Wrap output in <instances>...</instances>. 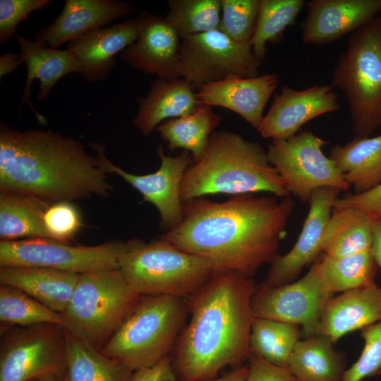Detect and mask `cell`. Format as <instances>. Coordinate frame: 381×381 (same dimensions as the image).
I'll return each mask as SVG.
<instances>
[{"label": "cell", "mask_w": 381, "mask_h": 381, "mask_svg": "<svg viewBox=\"0 0 381 381\" xmlns=\"http://www.w3.org/2000/svg\"><path fill=\"white\" fill-rule=\"evenodd\" d=\"M374 221L358 208H333L322 235V252L340 258L370 250Z\"/></svg>", "instance_id": "83f0119b"}, {"label": "cell", "mask_w": 381, "mask_h": 381, "mask_svg": "<svg viewBox=\"0 0 381 381\" xmlns=\"http://www.w3.org/2000/svg\"><path fill=\"white\" fill-rule=\"evenodd\" d=\"M331 85L344 93L356 135L369 136L381 126V17L350 35Z\"/></svg>", "instance_id": "52a82bcc"}, {"label": "cell", "mask_w": 381, "mask_h": 381, "mask_svg": "<svg viewBox=\"0 0 381 381\" xmlns=\"http://www.w3.org/2000/svg\"><path fill=\"white\" fill-rule=\"evenodd\" d=\"M332 344L322 334L298 341L288 364L298 381H342L343 361Z\"/></svg>", "instance_id": "4dcf8cb0"}, {"label": "cell", "mask_w": 381, "mask_h": 381, "mask_svg": "<svg viewBox=\"0 0 381 381\" xmlns=\"http://www.w3.org/2000/svg\"><path fill=\"white\" fill-rule=\"evenodd\" d=\"M294 205L291 196L272 195L241 194L224 202L193 198L183 202L181 223L159 238L220 270L252 277L277 255Z\"/></svg>", "instance_id": "6da1fadb"}, {"label": "cell", "mask_w": 381, "mask_h": 381, "mask_svg": "<svg viewBox=\"0 0 381 381\" xmlns=\"http://www.w3.org/2000/svg\"><path fill=\"white\" fill-rule=\"evenodd\" d=\"M327 143L310 131H302L282 140H273L267 152L270 163L282 179L289 193L302 202L309 201L320 188L347 190L345 181L322 147Z\"/></svg>", "instance_id": "30bf717a"}, {"label": "cell", "mask_w": 381, "mask_h": 381, "mask_svg": "<svg viewBox=\"0 0 381 381\" xmlns=\"http://www.w3.org/2000/svg\"><path fill=\"white\" fill-rule=\"evenodd\" d=\"M44 222L50 238L69 243L82 226V217L71 202L61 201L49 205Z\"/></svg>", "instance_id": "f35d334b"}, {"label": "cell", "mask_w": 381, "mask_h": 381, "mask_svg": "<svg viewBox=\"0 0 381 381\" xmlns=\"http://www.w3.org/2000/svg\"><path fill=\"white\" fill-rule=\"evenodd\" d=\"M165 18L180 38L218 29L221 0H169Z\"/></svg>", "instance_id": "d590c367"}, {"label": "cell", "mask_w": 381, "mask_h": 381, "mask_svg": "<svg viewBox=\"0 0 381 381\" xmlns=\"http://www.w3.org/2000/svg\"><path fill=\"white\" fill-rule=\"evenodd\" d=\"M299 338L296 325L255 318L250 336V353L274 365L288 367L290 356Z\"/></svg>", "instance_id": "836d02e7"}, {"label": "cell", "mask_w": 381, "mask_h": 381, "mask_svg": "<svg viewBox=\"0 0 381 381\" xmlns=\"http://www.w3.org/2000/svg\"><path fill=\"white\" fill-rule=\"evenodd\" d=\"M131 381H177L171 356L164 358L152 368L134 371Z\"/></svg>", "instance_id": "7bdbcfd3"}, {"label": "cell", "mask_w": 381, "mask_h": 381, "mask_svg": "<svg viewBox=\"0 0 381 381\" xmlns=\"http://www.w3.org/2000/svg\"><path fill=\"white\" fill-rule=\"evenodd\" d=\"M380 321L381 286L373 283L332 297L321 315L318 334L335 344L346 334Z\"/></svg>", "instance_id": "7402d4cb"}, {"label": "cell", "mask_w": 381, "mask_h": 381, "mask_svg": "<svg viewBox=\"0 0 381 381\" xmlns=\"http://www.w3.org/2000/svg\"><path fill=\"white\" fill-rule=\"evenodd\" d=\"M248 368L240 367L234 369L229 373L219 378H214L205 381H245L247 377Z\"/></svg>", "instance_id": "bcb514c9"}, {"label": "cell", "mask_w": 381, "mask_h": 381, "mask_svg": "<svg viewBox=\"0 0 381 381\" xmlns=\"http://www.w3.org/2000/svg\"><path fill=\"white\" fill-rule=\"evenodd\" d=\"M52 2L51 0H1L0 44L10 42L16 33L18 25L35 11H40Z\"/></svg>", "instance_id": "ab89813d"}, {"label": "cell", "mask_w": 381, "mask_h": 381, "mask_svg": "<svg viewBox=\"0 0 381 381\" xmlns=\"http://www.w3.org/2000/svg\"><path fill=\"white\" fill-rule=\"evenodd\" d=\"M356 207L365 211L375 219H381V183L362 193L349 194L337 198L334 209Z\"/></svg>", "instance_id": "b9f144b4"}, {"label": "cell", "mask_w": 381, "mask_h": 381, "mask_svg": "<svg viewBox=\"0 0 381 381\" xmlns=\"http://www.w3.org/2000/svg\"><path fill=\"white\" fill-rule=\"evenodd\" d=\"M138 38L121 54L134 69L159 79L181 78L179 37L165 17L143 11L136 17Z\"/></svg>", "instance_id": "9a60e30c"}, {"label": "cell", "mask_w": 381, "mask_h": 381, "mask_svg": "<svg viewBox=\"0 0 381 381\" xmlns=\"http://www.w3.org/2000/svg\"><path fill=\"white\" fill-rule=\"evenodd\" d=\"M364 346L358 360L344 370L342 381H361L381 375V321L361 329Z\"/></svg>", "instance_id": "74e56055"}, {"label": "cell", "mask_w": 381, "mask_h": 381, "mask_svg": "<svg viewBox=\"0 0 381 381\" xmlns=\"http://www.w3.org/2000/svg\"><path fill=\"white\" fill-rule=\"evenodd\" d=\"M218 29L236 42L250 44L257 22L260 0H221Z\"/></svg>", "instance_id": "8d00e7d4"}, {"label": "cell", "mask_w": 381, "mask_h": 381, "mask_svg": "<svg viewBox=\"0 0 381 381\" xmlns=\"http://www.w3.org/2000/svg\"><path fill=\"white\" fill-rule=\"evenodd\" d=\"M135 11V6L128 1L66 0L56 20L36 32L35 41L56 49L90 31L106 28L113 20L126 18Z\"/></svg>", "instance_id": "d6986e66"}, {"label": "cell", "mask_w": 381, "mask_h": 381, "mask_svg": "<svg viewBox=\"0 0 381 381\" xmlns=\"http://www.w3.org/2000/svg\"><path fill=\"white\" fill-rule=\"evenodd\" d=\"M339 109L338 97L332 85H314L303 90L283 86L258 131L272 140L286 139L310 120Z\"/></svg>", "instance_id": "2e32d148"}, {"label": "cell", "mask_w": 381, "mask_h": 381, "mask_svg": "<svg viewBox=\"0 0 381 381\" xmlns=\"http://www.w3.org/2000/svg\"><path fill=\"white\" fill-rule=\"evenodd\" d=\"M332 295L322 282L317 262L296 282L256 289L251 306L255 318L301 325L308 337L318 334L321 315Z\"/></svg>", "instance_id": "4fadbf2b"}, {"label": "cell", "mask_w": 381, "mask_h": 381, "mask_svg": "<svg viewBox=\"0 0 381 381\" xmlns=\"http://www.w3.org/2000/svg\"><path fill=\"white\" fill-rule=\"evenodd\" d=\"M340 191L323 187L313 193L307 217L295 245L287 253L274 257L262 285L271 287L291 283L305 266L315 260L322 251V235Z\"/></svg>", "instance_id": "e0dca14e"}, {"label": "cell", "mask_w": 381, "mask_h": 381, "mask_svg": "<svg viewBox=\"0 0 381 381\" xmlns=\"http://www.w3.org/2000/svg\"><path fill=\"white\" fill-rule=\"evenodd\" d=\"M265 192L290 196L284 182L255 142L231 131H214L202 157L186 169L181 186L185 202L204 195Z\"/></svg>", "instance_id": "277c9868"}, {"label": "cell", "mask_w": 381, "mask_h": 381, "mask_svg": "<svg viewBox=\"0 0 381 381\" xmlns=\"http://www.w3.org/2000/svg\"><path fill=\"white\" fill-rule=\"evenodd\" d=\"M188 313L185 298L143 296L100 351L133 371L152 368L171 353Z\"/></svg>", "instance_id": "5b68a950"}, {"label": "cell", "mask_w": 381, "mask_h": 381, "mask_svg": "<svg viewBox=\"0 0 381 381\" xmlns=\"http://www.w3.org/2000/svg\"><path fill=\"white\" fill-rule=\"evenodd\" d=\"M107 172L82 143L46 130L0 126V190L20 192L50 203L106 197Z\"/></svg>", "instance_id": "3957f363"}, {"label": "cell", "mask_w": 381, "mask_h": 381, "mask_svg": "<svg viewBox=\"0 0 381 381\" xmlns=\"http://www.w3.org/2000/svg\"><path fill=\"white\" fill-rule=\"evenodd\" d=\"M127 242L111 241L85 246L48 238L0 241V267H42L79 274L119 270Z\"/></svg>", "instance_id": "9c48e42d"}, {"label": "cell", "mask_w": 381, "mask_h": 381, "mask_svg": "<svg viewBox=\"0 0 381 381\" xmlns=\"http://www.w3.org/2000/svg\"><path fill=\"white\" fill-rule=\"evenodd\" d=\"M381 0H313L301 24L305 44H324L353 33L378 16Z\"/></svg>", "instance_id": "ac0fdd59"}, {"label": "cell", "mask_w": 381, "mask_h": 381, "mask_svg": "<svg viewBox=\"0 0 381 381\" xmlns=\"http://www.w3.org/2000/svg\"><path fill=\"white\" fill-rule=\"evenodd\" d=\"M28 381H64L61 373H50L34 377Z\"/></svg>", "instance_id": "7dc6e473"}, {"label": "cell", "mask_w": 381, "mask_h": 381, "mask_svg": "<svg viewBox=\"0 0 381 381\" xmlns=\"http://www.w3.org/2000/svg\"><path fill=\"white\" fill-rule=\"evenodd\" d=\"M15 36L20 47L18 55L27 66L26 84L21 105L28 101L35 79H38L40 83L37 99L43 102L61 78L72 73H80L83 64L72 51L52 49L17 32Z\"/></svg>", "instance_id": "d4e9b609"}, {"label": "cell", "mask_w": 381, "mask_h": 381, "mask_svg": "<svg viewBox=\"0 0 381 381\" xmlns=\"http://www.w3.org/2000/svg\"><path fill=\"white\" fill-rule=\"evenodd\" d=\"M319 267L322 282L332 294L375 283L377 264L370 250L340 258L324 255Z\"/></svg>", "instance_id": "1f68e13d"}, {"label": "cell", "mask_w": 381, "mask_h": 381, "mask_svg": "<svg viewBox=\"0 0 381 381\" xmlns=\"http://www.w3.org/2000/svg\"><path fill=\"white\" fill-rule=\"evenodd\" d=\"M143 296L119 270L81 274L63 315L75 334L101 351Z\"/></svg>", "instance_id": "ba28073f"}, {"label": "cell", "mask_w": 381, "mask_h": 381, "mask_svg": "<svg viewBox=\"0 0 381 381\" xmlns=\"http://www.w3.org/2000/svg\"><path fill=\"white\" fill-rule=\"evenodd\" d=\"M66 328L56 324L13 326L1 331L0 381H28L61 373Z\"/></svg>", "instance_id": "7c38bea8"}, {"label": "cell", "mask_w": 381, "mask_h": 381, "mask_svg": "<svg viewBox=\"0 0 381 381\" xmlns=\"http://www.w3.org/2000/svg\"><path fill=\"white\" fill-rule=\"evenodd\" d=\"M181 76L194 89L231 77L258 76L262 61L250 44L234 41L220 30L181 38Z\"/></svg>", "instance_id": "8fae6325"}, {"label": "cell", "mask_w": 381, "mask_h": 381, "mask_svg": "<svg viewBox=\"0 0 381 381\" xmlns=\"http://www.w3.org/2000/svg\"><path fill=\"white\" fill-rule=\"evenodd\" d=\"M119 270L129 287L142 296L188 298L221 270L202 257L176 248L161 238L127 241Z\"/></svg>", "instance_id": "8992f818"}, {"label": "cell", "mask_w": 381, "mask_h": 381, "mask_svg": "<svg viewBox=\"0 0 381 381\" xmlns=\"http://www.w3.org/2000/svg\"><path fill=\"white\" fill-rule=\"evenodd\" d=\"M329 157L356 194L381 183V135H356L344 145H334Z\"/></svg>", "instance_id": "4316f807"}, {"label": "cell", "mask_w": 381, "mask_h": 381, "mask_svg": "<svg viewBox=\"0 0 381 381\" xmlns=\"http://www.w3.org/2000/svg\"><path fill=\"white\" fill-rule=\"evenodd\" d=\"M79 274L42 267H0V284L15 286L51 309L64 313Z\"/></svg>", "instance_id": "cb8c5ba5"}, {"label": "cell", "mask_w": 381, "mask_h": 381, "mask_svg": "<svg viewBox=\"0 0 381 381\" xmlns=\"http://www.w3.org/2000/svg\"><path fill=\"white\" fill-rule=\"evenodd\" d=\"M138 38L136 19L90 31L68 43L83 64L80 72L88 83L105 80L116 63L114 56Z\"/></svg>", "instance_id": "44dd1931"}, {"label": "cell", "mask_w": 381, "mask_h": 381, "mask_svg": "<svg viewBox=\"0 0 381 381\" xmlns=\"http://www.w3.org/2000/svg\"><path fill=\"white\" fill-rule=\"evenodd\" d=\"M51 204L25 193L0 190L1 241L50 238L44 216Z\"/></svg>", "instance_id": "f1b7e54d"}, {"label": "cell", "mask_w": 381, "mask_h": 381, "mask_svg": "<svg viewBox=\"0 0 381 381\" xmlns=\"http://www.w3.org/2000/svg\"><path fill=\"white\" fill-rule=\"evenodd\" d=\"M278 82L277 75L270 73L251 78L231 77L201 85L196 97L200 104L236 112L258 131L264 118V109Z\"/></svg>", "instance_id": "ffe728a7"}, {"label": "cell", "mask_w": 381, "mask_h": 381, "mask_svg": "<svg viewBox=\"0 0 381 381\" xmlns=\"http://www.w3.org/2000/svg\"><path fill=\"white\" fill-rule=\"evenodd\" d=\"M64 381H131L133 372L123 361L108 357L83 337L66 329Z\"/></svg>", "instance_id": "484cf974"}, {"label": "cell", "mask_w": 381, "mask_h": 381, "mask_svg": "<svg viewBox=\"0 0 381 381\" xmlns=\"http://www.w3.org/2000/svg\"><path fill=\"white\" fill-rule=\"evenodd\" d=\"M245 381H298L289 367L274 365L264 358L250 354Z\"/></svg>", "instance_id": "60d3db41"}, {"label": "cell", "mask_w": 381, "mask_h": 381, "mask_svg": "<svg viewBox=\"0 0 381 381\" xmlns=\"http://www.w3.org/2000/svg\"><path fill=\"white\" fill-rule=\"evenodd\" d=\"M23 64L18 54L8 52L0 57V78L16 71Z\"/></svg>", "instance_id": "ee69618b"}, {"label": "cell", "mask_w": 381, "mask_h": 381, "mask_svg": "<svg viewBox=\"0 0 381 381\" xmlns=\"http://www.w3.org/2000/svg\"><path fill=\"white\" fill-rule=\"evenodd\" d=\"M0 321L6 326H29L56 324L74 333L68 320L22 290L12 286L0 285Z\"/></svg>", "instance_id": "d6a6232c"}, {"label": "cell", "mask_w": 381, "mask_h": 381, "mask_svg": "<svg viewBox=\"0 0 381 381\" xmlns=\"http://www.w3.org/2000/svg\"><path fill=\"white\" fill-rule=\"evenodd\" d=\"M370 252L381 271V219H375Z\"/></svg>", "instance_id": "f6af8a7d"}, {"label": "cell", "mask_w": 381, "mask_h": 381, "mask_svg": "<svg viewBox=\"0 0 381 381\" xmlns=\"http://www.w3.org/2000/svg\"><path fill=\"white\" fill-rule=\"evenodd\" d=\"M192 85L183 78L159 79L151 83L145 97L139 96L135 127L145 137L163 121L192 114L200 105Z\"/></svg>", "instance_id": "603a6c76"}, {"label": "cell", "mask_w": 381, "mask_h": 381, "mask_svg": "<svg viewBox=\"0 0 381 381\" xmlns=\"http://www.w3.org/2000/svg\"><path fill=\"white\" fill-rule=\"evenodd\" d=\"M222 119L211 106L200 104L192 114L166 120L155 130L171 151L178 148L188 151L194 163L202 157L210 138Z\"/></svg>", "instance_id": "f546056e"}, {"label": "cell", "mask_w": 381, "mask_h": 381, "mask_svg": "<svg viewBox=\"0 0 381 381\" xmlns=\"http://www.w3.org/2000/svg\"><path fill=\"white\" fill-rule=\"evenodd\" d=\"M100 167L108 174H115L128 182L143 196L145 201L153 204L160 215V227L167 231L179 226L183 220V202L181 199V186L183 175L193 162L191 154L183 150L179 155L171 157L164 154L159 147L157 155L161 164L158 170L145 175L128 173L114 165L106 157L104 147L92 143Z\"/></svg>", "instance_id": "5bb4252c"}, {"label": "cell", "mask_w": 381, "mask_h": 381, "mask_svg": "<svg viewBox=\"0 0 381 381\" xmlns=\"http://www.w3.org/2000/svg\"><path fill=\"white\" fill-rule=\"evenodd\" d=\"M305 1L303 0H260L253 36L250 44L261 61L268 42L279 40L286 28L294 24Z\"/></svg>", "instance_id": "e575fe53"}, {"label": "cell", "mask_w": 381, "mask_h": 381, "mask_svg": "<svg viewBox=\"0 0 381 381\" xmlns=\"http://www.w3.org/2000/svg\"><path fill=\"white\" fill-rule=\"evenodd\" d=\"M256 289L252 277L221 270L186 299L190 320L170 356L177 381H205L226 365L242 367L251 354Z\"/></svg>", "instance_id": "7a4b0ae2"}]
</instances>
